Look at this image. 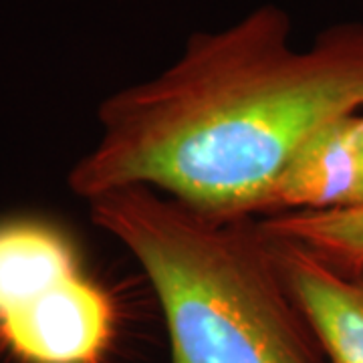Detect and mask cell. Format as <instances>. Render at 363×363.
I'll list each match as a JSON object with an SVG mask.
<instances>
[{"label": "cell", "mask_w": 363, "mask_h": 363, "mask_svg": "<svg viewBox=\"0 0 363 363\" xmlns=\"http://www.w3.org/2000/svg\"><path fill=\"white\" fill-rule=\"evenodd\" d=\"M259 226L272 240L305 248L335 271H363V206L285 212L259 218Z\"/></svg>", "instance_id": "obj_7"}, {"label": "cell", "mask_w": 363, "mask_h": 363, "mask_svg": "<svg viewBox=\"0 0 363 363\" xmlns=\"http://www.w3.org/2000/svg\"><path fill=\"white\" fill-rule=\"evenodd\" d=\"M113 305L75 274L0 319V337L28 363H101L113 337Z\"/></svg>", "instance_id": "obj_3"}, {"label": "cell", "mask_w": 363, "mask_h": 363, "mask_svg": "<svg viewBox=\"0 0 363 363\" xmlns=\"http://www.w3.org/2000/svg\"><path fill=\"white\" fill-rule=\"evenodd\" d=\"M269 240L327 363H363V271L339 272L297 245Z\"/></svg>", "instance_id": "obj_5"}, {"label": "cell", "mask_w": 363, "mask_h": 363, "mask_svg": "<svg viewBox=\"0 0 363 363\" xmlns=\"http://www.w3.org/2000/svg\"><path fill=\"white\" fill-rule=\"evenodd\" d=\"M293 21L262 4L192 33L156 77L99 105L104 135L69 174L87 202L147 186L214 218H262L272 188L313 133L363 111V23L291 45Z\"/></svg>", "instance_id": "obj_1"}, {"label": "cell", "mask_w": 363, "mask_h": 363, "mask_svg": "<svg viewBox=\"0 0 363 363\" xmlns=\"http://www.w3.org/2000/svg\"><path fill=\"white\" fill-rule=\"evenodd\" d=\"M75 274V255L52 228L35 222L0 226V319Z\"/></svg>", "instance_id": "obj_6"}, {"label": "cell", "mask_w": 363, "mask_h": 363, "mask_svg": "<svg viewBox=\"0 0 363 363\" xmlns=\"http://www.w3.org/2000/svg\"><path fill=\"white\" fill-rule=\"evenodd\" d=\"M362 131H363V113H362Z\"/></svg>", "instance_id": "obj_8"}, {"label": "cell", "mask_w": 363, "mask_h": 363, "mask_svg": "<svg viewBox=\"0 0 363 363\" xmlns=\"http://www.w3.org/2000/svg\"><path fill=\"white\" fill-rule=\"evenodd\" d=\"M362 113L335 119L313 133L274 184L262 218L363 206Z\"/></svg>", "instance_id": "obj_4"}, {"label": "cell", "mask_w": 363, "mask_h": 363, "mask_svg": "<svg viewBox=\"0 0 363 363\" xmlns=\"http://www.w3.org/2000/svg\"><path fill=\"white\" fill-rule=\"evenodd\" d=\"M154 289L169 363H327L259 218H214L147 186L89 202Z\"/></svg>", "instance_id": "obj_2"}]
</instances>
